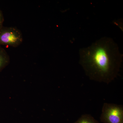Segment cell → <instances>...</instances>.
Returning <instances> with one entry per match:
<instances>
[{
  "instance_id": "obj_1",
  "label": "cell",
  "mask_w": 123,
  "mask_h": 123,
  "mask_svg": "<svg viewBox=\"0 0 123 123\" xmlns=\"http://www.w3.org/2000/svg\"><path fill=\"white\" fill-rule=\"evenodd\" d=\"M79 55V64L91 80L109 84L118 75L123 55L111 38H101L80 49Z\"/></svg>"
},
{
  "instance_id": "obj_2",
  "label": "cell",
  "mask_w": 123,
  "mask_h": 123,
  "mask_svg": "<svg viewBox=\"0 0 123 123\" xmlns=\"http://www.w3.org/2000/svg\"><path fill=\"white\" fill-rule=\"evenodd\" d=\"M23 41L22 33L17 27L3 26L0 28V46L4 45L16 48Z\"/></svg>"
},
{
  "instance_id": "obj_3",
  "label": "cell",
  "mask_w": 123,
  "mask_h": 123,
  "mask_svg": "<svg viewBox=\"0 0 123 123\" xmlns=\"http://www.w3.org/2000/svg\"><path fill=\"white\" fill-rule=\"evenodd\" d=\"M100 117L104 123H123V106L113 103H104Z\"/></svg>"
},
{
  "instance_id": "obj_4",
  "label": "cell",
  "mask_w": 123,
  "mask_h": 123,
  "mask_svg": "<svg viewBox=\"0 0 123 123\" xmlns=\"http://www.w3.org/2000/svg\"><path fill=\"white\" fill-rule=\"evenodd\" d=\"M10 62V58L6 50L0 46V72H1Z\"/></svg>"
},
{
  "instance_id": "obj_5",
  "label": "cell",
  "mask_w": 123,
  "mask_h": 123,
  "mask_svg": "<svg viewBox=\"0 0 123 123\" xmlns=\"http://www.w3.org/2000/svg\"><path fill=\"white\" fill-rule=\"evenodd\" d=\"M74 123H99L90 115L85 114L82 115Z\"/></svg>"
},
{
  "instance_id": "obj_6",
  "label": "cell",
  "mask_w": 123,
  "mask_h": 123,
  "mask_svg": "<svg viewBox=\"0 0 123 123\" xmlns=\"http://www.w3.org/2000/svg\"><path fill=\"white\" fill-rule=\"evenodd\" d=\"M4 21V18L1 10L0 9V28L3 26V24Z\"/></svg>"
}]
</instances>
